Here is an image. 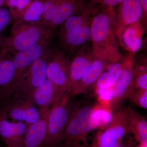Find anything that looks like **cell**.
I'll return each instance as SVG.
<instances>
[{"instance_id":"cell-36","label":"cell","mask_w":147,"mask_h":147,"mask_svg":"<svg viewBox=\"0 0 147 147\" xmlns=\"http://www.w3.org/2000/svg\"><path fill=\"white\" fill-rule=\"evenodd\" d=\"M138 147H147V144H139Z\"/></svg>"},{"instance_id":"cell-12","label":"cell","mask_w":147,"mask_h":147,"mask_svg":"<svg viewBox=\"0 0 147 147\" xmlns=\"http://www.w3.org/2000/svg\"><path fill=\"white\" fill-rule=\"evenodd\" d=\"M28 125L21 121H10L0 108V138L6 147H24V137Z\"/></svg>"},{"instance_id":"cell-2","label":"cell","mask_w":147,"mask_h":147,"mask_svg":"<svg viewBox=\"0 0 147 147\" xmlns=\"http://www.w3.org/2000/svg\"><path fill=\"white\" fill-rule=\"evenodd\" d=\"M95 108L88 105L74 107L61 147H90L89 135L102 127Z\"/></svg>"},{"instance_id":"cell-4","label":"cell","mask_w":147,"mask_h":147,"mask_svg":"<svg viewBox=\"0 0 147 147\" xmlns=\"http://www.w3.org/2000/svg\"><path fill=\"white\" fill-rule=\"evenodd\" d=\"M66 92L49 109L47 116V134L44 145L61 144L64 133L74 107Z\"/></svg>"},{"instance_id":"cell-21","label":"cell","mask_w":147,"mask_h":147,"mask_svg":"<svg viewBox=\"0 0 147 147\" xmlns=\"http://www.w3.org/2000/svg\"><path fill=\"white\" fill-rule=\"evenodd\" d=\"M57 98V89L54 84L47 79L35 90L32 96L35 105L40 112L49 110L56 102Z\"/></svg>"},{"instance_id":"cell-11","label":"cell","mask_w":147,"mask_h":147,"mask_svg":"<svg viewBox=\"0 0 147 147\" xmlns=\"http://www.w3.org/2000/svg\"><path fill=\"white\" fill-rule=\"evenodd\" d=\"M96 59L91 44L88 43L74 54L69 65V83L67 92L70 93L74 87L84 77Z\"/></svg>"},{"instance_id":"cell-28","label":"cell","mask_w":147,"mask_h":147,"mask_svg":"<svg viewBox=\"0 0 147 147\" xmlns=\"http://www.w3.org/2000/svg\"><path fill=\"white\" fill-rule=\"evenodd\" d=\"M131 90H147V72L134 75L129 92Z\"/></svg>"},{"instance_id":"cell-27","label":"cell","mask_w":147,"mask_h":147,"mask_svg":"<svg viewBox=\"0 0 147 147\" xmlns=\"http://www.w3.org/2000/svg\"><path fill=\"white\" fill-rule=\"evenodd\" d=\"M126 98L140 108H147V90H131L129 92Z\"/></svg>"},{"instance_id":"cell-25","label":"cell","mask_w":147,"mask_h":147,"mask_svg":"<svg viewBox=\"0 0 147 147\" xmlns=\"http://www.w3.org/2000/svg\"><path fill=\"white\" fill-rule=\"evenodd\" d=\"M34 0H6L5 6L10 11L13 20L19 19L29 8Z\"/></svg>"},{"instance_id":"cell-18","label":"cell","mask_w":147,"mask_h":147,"mask_svg":"<svg viewBox=\"0 0 147 147\" xmlns=\"http://www.w3.org/2000/svg\"><path fill=\"white\" fill-rule=\"evenodd\" d=\"M48 110L40 112L39 119L28 125L24 139V147H42L47 129Z\"/></svg>"},{"instance_id":"cell-29","label":"cell","mask_w":147,"mask_h":147,"mask_svg":"<svg viewBox=\"0 0 147 147\" xmlns=\"http://www.w3.org/2000/svg\"><path fill=\"white\" fill-rule=\"evenodd\" d=\"M12 21L13 17L8 8L5 6L0 7V33H2Z\"/></svg>"},{"instance_id":"cell-23","label":"cell","mask_w":147,"mask_h":147,"mask_svg":"<svg viewBox=\"0 0 147 147\" xmlns=\"http://www.w3.org/2000/svg\"><path fill=\"white\" fill-rule=\"evenodd\" d=\"M123 57L120 60L112 64L105 70L96 83L97 89H107L114 86L122 70Z\"/></svg>"},{"instance_id":"cell-6","label":"cell","mask_w":147,"mask_h":147,"mask_svg":"<svg viewBox=\"0 0 147 147\" xmlns=\"http://www.w3.org/2000/svg\"><path fill=\"white\" fill-rule=\"evenodd\" d=\"M128 107H119L113 111L107 125L98 131L91 147H114L123 142L129 133L127 117Z\"/></svg>"},{"instance_id":"cell-20","label":"cell","mask_w":147,"mask_h":147,"mask_svg":"<svg viewBox=\"0 0 147 147\" xmlns=\"http://www.w3.org/2000/svg\"><path fill=\"white\" fill-rule=\"evenodd\" d=\"M85 5L83 0H59L55 16L48 28L53 31L70 16L81 10Z\"/></svg>"},{"instance_id":"cell-8","label":"cell","mask_w":147,"mask_h":147,"mask_svg":"<svg viewBox=\"0 0 147 147\" xmlns=\"http://www.w3.org/2000/svg\"><path fill=\"white\" fill-rule=\"evenodd\" d=\"M1 109L8 118L24 122L28 125L36 121L40 116L39 109L32 99L13 93L1 102Z\"/></svg>"},{"instance_id":"cell-16","label":"cell","mask_w":147,"mask_h":147,"mask_svg":"<svg viewBox=\"0 0 147 147\" xmlns=\"http://www.w3.org/2000/svg\"><path fill=\"white\" fill-rule=\"evenodd\" d=\"M101 7L92 0L81 10L70 16L60 26L58 34L78 30L91 22L92 18Z\"/></svg>"},{"instance_id":"cell-5","label":"cell","mask_w":147,"mask_h":147,"mask_svg":"<svg viewBox=\"0 0 147 147\" xmlns=\"http://www.w3.org/2000/svg\"><path fill=\"white\" fill-rule=\"evenodd\" d=\"M53 50L50 47L27 69L13 85L9 96L16 93L32 99L35 90L47 79V64Z\"/></svg>"},{"instance_id":"cell-33","label":"cell","mask_w":147,"mask_h":147,"mask_svg":"<svg viewBox=\"0 0 147 147\" xmlns=\"http://www.w3.org/2000/svg\"><path fill=\"white\" fill-rule=\"evenodd\" d=\"M129 147V146H128V145H126V144H125V143H123L121 142V143H120V144H119L116 145V146H115V147Z\"/></svg>"},{"instance_id":"cell-32","label":"cell","mask_w":147,"mask_h":147,"mask_svg":"<svg viewBox=\"0 0 147 147\" xmlns=\"http://www.w3.org/2000/svg\"><path fill=\"white\" fill-rule=\"evenodd\" d=\"M7 36L2 33H0V50L4 47Z\"/></svg>"},{"instance_id":"cell-30","label":"cell","mask_w":147,"mask_h":147,"mask_svg":"<svg viewBox=\"0 0 147 147\" xmlns=\"http://www.w3.org/2000/svg\"><path fill=\"white\" fill-rule=\"evenodd\" d=\"M96 4L103 7H114L119 5L125 0H92Z\"/></svg>"},{"instance_id":"cell-34","label":"cell","mask_w":147,"mask_h":147,"mask_svg":"<svg viewBox=\"0 0 147 147\" xmlns=\"http://www.w3.org/2000/svg\"><path fill=\"white\" fill-rule=\"evenodd\" d=\"M42 147H61V144L43 145Z\"/></svg>"},{"instance_id":"cell-7","label":"cell","mask_w":147,"mask_h":147,"mask_svg":"<svg viewBox=\"0 0 147 147\" xmlns=\"http://www.w3.org/2000/svg\"><path fill=\"white\" fill-rule=\"evenodd\" d=\"M71 57V55L60 48L53 50L47 64V79L54 84L57 90L55 102L68 91Z\"/></svg>"},{"instance_id":"cell-31","label":"cell","mask_w":147,"mask_h":147,"mask_svg":"<svg viewBox=\"0 0 147 147\" xmlns=\"http://www.w3.org/2000/svg\"><path fill=\"white\" fill-rule=\"evenodd\" d=\"M143 9V14L142 19L144 24L146 25L147 23V0H139Z\"/></svg>"},{"instance_id":"cell-10","label":"cell","mask_w":147,"mask_h":147,"mask_svg":"<svg viewBox=\"0 0 147 147\" xmlns=\"http://www.w3.org/2000/svg\"><path fill=\"white\" fill-rule=\"evenodd\" d=\"M135 53H129L123 57V67L119 77L113 87V96L110 102V109L113 112L120 107L126 99L133 80Z\"/></svg>"},{"instance_id":"cell-9","label":"cell","mask_w":147,"mask_h":147,"mask_svg":"<svg viewBox=\"0 0 147 147\" xmlns=\"http://www.w3.org/2000/svg\"><path fill=\"white\" fill-rule=\"evenodd\" d=\"M53 36V34L49 35L31 47L12 55L16 69L13 86L27 69L51 47Z\"/></svg>"},{"instance_id":"cell-3","label":"cell","mask_w":147,"mask_h":147,"mask_svg":"<svg viewBox=\"0 0 147 147\" xmlns=\"http://www.w3.org/2000/svg\"><path fill=\"white\" fill-rule=\"evenodd\" d=\"M10 32L2 48L13 55L24 50L51 34L53 31L41 23H29L13 20Z\"/></svg>"},{"instance_id":"cell-13","label":"cell","mask_w":147,"mask_h":147,"mask_svg":"<svg viewBox=\"0 0 147 147\" xmlns=\"http://www.w3.org/2000/svg\"><path fill=\"white\" fill-rule=\"evenodd\" d=\"M115 31L121 44L124 29L128 25L141 20L143 11L139 0H125L119 5L116 11Z\"/></svg>"},{"instance_id":"cell-22","label":"cell","mask_w":147,"mask_h":147,"mask_svg":"<svg viewBox=\"0 0 147 147\" xmlns=\"http://www.w3.org/2000/svg\"><path fill=\"white\" fill-rule=\"evenodd\" d=\"M129 133L139 144H147V121L135 110L128 107L127 117Z\"/></svg>"},{"instance_id":"cell-1","label":"cell","mask_w":147,"mask_h":147,"mask_svg":"<svg viewBox=\"0 0 147 147\" xmlns=\"http://www.w3.org/2000/svg\"><path fill=\"white\" fill-rule=\"evenodd\" d=\"M114 7L101 6L90 24L92 51L97 59L115 63L123 58L116 35Z\"/></svg>"},{"instance_id":"cell-19","label":"cell","mask_w":147,"mask_h":147,"mask_svg":"<svg viewBox=\"0 0 147 147\" xmlns=\"http://www.w3.org/2000/svg\"><path fill=\"white\" fill-rule=\"evenodd\" d=\"M144 29L139 20L125 27L121 36V44L129 53H136L143 46Z\"/></svg>"},{"instance_id":"cell-17","label":"cell","mask_w":147,"mask_h":147,"mask_svg":"<svg viewBox=\"0 0 147 147\" xmlns=\"http://www.w3.org/2000/svg\"><path fill=\"white\" fill-rule=\"evenodd\" d=\"M112 64L107 61L96 59L84 77L71 90V94L77 95L86 92L96 84L102 73Z\"/></svg>"},{"instance_id":"cell-24","label":"cell","mask_w":147,"mask_h":147,"mask_svg":"<svg viewBox=\"0 0 147 147\" xmlns=\"http://www.w3.org/2000/svg\"><path fill=\"white\" fill-rule=\"evenodd\" d=\"M44 1L34 0L23 16L18 20L26 23H41Z\"/></svg>"},{"instance_id":"cell-15","label":"cell","mask_w":147,"mask_h":147,"mask_svg":"<svg viewBox=\"0 0 147 147\" xmlns=\"http://www.w3.org/2000/svg\"><path fill=\"white\" fill-rule=\"evenodd\" d=\"M15 65L13 56L5 50H0V100L1 102L9 96L15 77Z\"/></svg>"},{"instance_id":"cell-14","label":"cell","mask_w":147,"mask_h":147,"mask_svg":"<svg viewBox=\"0 0 147 147\" xmlns=\"http://www.w3.org/2000/svg\"><path fill=\"white\" fill-rule=\"evenodd\" d=\"M90 24L74 31L58 34L59 48L70 55L90 41Z\"/></svg>"},{"instance_id":"cell-26","label":"cell","mask_w":147,"mask_h":147,"mask_svg":"<svg viewBox=\"0 0 147 147\" xmlns=\"http://www.w3.org/2000/svg\"><path fill=\"white\" fill-rule=\"evenodd\" d=\"M59 0H45L41 23L48 28L49 25L53 20Z\"/></svg>"},{"instance_id":"cell-35","label":"cell","mask_w":147,"mask_h":147,"mask_svg":"<svg viewBox=\"0 0 147 147\" xmlns=\"http://www.w3.org/2000/svg\"><path fill=\"white\" fill-rule=\"evenodd\" d=\"M6 0H0V7L5 6Z\"/></svg>"}]
</instances>
